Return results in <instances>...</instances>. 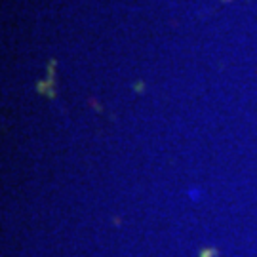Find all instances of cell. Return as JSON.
Segmentation results:
<instances>
[{
  "mask_svg": "<svg viewBox=\"0 0 257 257\" xmlns=\"http://www.w3.org/2000/svg\"><path fill=\"white\" fill-rule=\"evenodd\" d=\"M215 253H217L215 249L208 248V249H204V251H202V255H200V257H211V255H215Z\"/></svg>",
  "mask_w": 257,
  "mask_h": 257,
  "instance_id": "obj_1",
  "label": "cell"
}]
</instances>
